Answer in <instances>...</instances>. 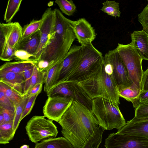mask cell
<instances>
[{"label": "cell", "mask_w": 148, "mask_h": 148, "mask_svg": "<svg viewBox=\"0 0 148 148\" xmlns=\"http://www.w3.org/2000/svg\"><path fill=\"white\" fill-rule=\"evenodd\" d=\"M58 122L62 127V134L75 148H81L99 126L92 111L75 101Z\"/></svg>", "instance_id": "1"}, {"label": "cell", "mask_w": 148, "mask_h": 148, "mask_svg": "<svg viewBox=\"0 0 148 148\" xmlns=\"http://www.w3.org/2000/svg\"><path fill=\"white\" fill-rule=\"evenodd\" d=\"M103 57L92 75L77 83L92 99L102 97L119 106L120 97L112 66L106 54Z\"/></svg>", "instance_id": "2"}, {"label": "cell", "mask_w": 148, "mask_h": 148, "mask_svg": "<svg viewBox=\"0 0 148 148\" xmlns=\"http://www.w3.org/2000/svg\"><path fill=\"white\" fill-rule=\"evenodd\" d=\"M55 23L53 32L40 60L49 62L51 67L62 60L76 39L67 18L57 8L54 9Z\"/></svg>", "instance_id": "3"}, {"label": "cell", "mask_w": 148, "mask_h": 148, "mask_svg": "<svg viewBox=\"0 0 148 148\" xmlns=\"http://www.w3.org/2000/svg\"><path fill=\"white\" fill-rule=\"evenodd\" d=\"M92 111L105 130L121 129L126 123L119 106L102 97L92 99Z\"/></svg>", "instance_id": "4"}, {"label": "cell", "mask_w": 148, "mask_h": 148, "mask_svg": "<svg viewBox=\"0 0 148 148\" xmlns=\"http://www.w3.org/2000/svg\"><path fill=\"white\" fill-rule=\"evenodd\" d=\"M81 46L82 55L79 63L70 74L62 82H77L86 79L96 71L103 60L104 57L102 53L93 46L92 42Z\"/></svg>", "instance_id": "5"}, {"label": "cell", "mask_w": 148, "mask_h": 148, "mask_svg": "<svg viewBox=\"0 0 148 148\" xmlns=\"http://www.w3.org/2000/svg\"><path fill=\"white\" fill-rule=\"evenodd\" d=\"M115 49L124 64L131 83L140 89L144 72L142 68L141 58L131 43L127 45L119 43Z\"/></svg>", "instance_id": "6"}, {"label": "cell", "mask_w": 148, "mask_h": 148, "mask_svg": "<svg viewBox=\"0 0 148 148\" xmlns=\"http://www.w3.org/2000/svg\"><path fill=\"white\" fill-rule=\"evenodd\" d=\"M43 116H34L27 122L25 128L29 140L36 143L45 138H55L58 131L53 121Z\"/></svg>", "instance_id": "7"}, {"label": "cell", "mask_w": 148, "mask_h": 148, "mask_svg": "<svg viewBox=\"0 0 148 148\" xmlns=\"http://www.w3.org/2000/svg\"><path fill=\"white\" fill-rule=\"evenodd\" d=\"M106 148H148V139L118 131L108 135L105 140Z\"/></svg>", "instance_id": "8"}, {"label": "cell", "mask_w": 148, "mask_h": 148, "mask_svg": "<svg viewBox=\"0 0 148 148\" xmlns=\"http://www.w3.org/2000/svg\"><path fill=\"white\" fill-rule=\"evenodd\" d=\"M73 101L70 97H48L43 108L44 116L58 122Z\"/></svg>", "instance_id": "9"}, {"label": "cell", "mask_w": 148, "mask_h": 148, "mask_svg": "<svg viewBox=\"0 0 148 148\" xmlns=\"http://www.w3.org/2000/svg\"><path fill=\"white\" fill-rule=\"evenodd\" d=\"M54 10L47 8L42 14V23L39 29L40 40L39 47L35 55V60L38 62L40 59L43 51L48 43L52 34L55 23Z\"/></svg>", "instance_id": "10"}, {"label": "cell", "mask_w": 148, "mask_h": 148, "mask_svg": "<svg viewBox=\"0 0 148 148\" xmlns=\"http://www.w3.org/2000/svg\"><path fill=\"white\" fill-rule=\"evenodd\" d=\"M76 39L81 46L92 42L96 37L95 30L85 18H81L77 21L69 19Z\"/></svg>", "instance_id": "11"}, {"label": "cell", "mask_w": 148, "mask_h": 148, "mask_svg": "<svg viewBox=\"0 0 148 148\" xmlns=\"http://www.w3.org/2000/svg\"><path fill=\"white\" fill-rule=\"evenodd\" d=\"M82 53L81 45H74L72 46L62 61L57 82L64 81L75 68L81 59Z\"/></svg>", "instance_id": "12"}, {"label": "cell", "mask_w": 148, "mask_h": 148, "mask_svg": "<svg viewBox=\"0 0 148 148\" xmlns=\"http://www.w3.org/2000/svg\"><path fill=\"white\" fill-rule=\"evenodd\" d=\"M105 54L112 65L114 76L118 86H129L132 85L124 64L116 49L110 50Z\"/></svg>", "instance_id": "13"}, {"label": "cell", "mask_w": 148, "mask_h": 148, "mask_svg": "<svg viewBox=\"0 0 148 148\" xmlns=\"http://www.w3.org/2000/svg\"><path fill=\"white\" fill-rule=\"evenodd\" d=\"M0 82L12 88L22 97L24 96L25 82L23 73L0 70Z\"/></svg>", "instance_id": "14"}, {"label": "cell", "mask_w": 148, "mask_h": 148, "mask_svg": "<svg viewBox=\"0 0 148 148\" xmlns=\"http://www.w3.org/2000/svg\"><path fill=\"white\" fill-rule=\"evenodd\" d=\"M131 43L142 59L148 60V34L143 30L131 34Z\"/></svg>", "instance_id": "15"}, {"label": "cell", "mask_w": 148, "mask_h": 148, "mask_svg": "<svg viewBox=\"0 0 148 148\" xmlns=\"http://www.w3.org/2000/svg\"><path fill=\"white\" fill-rule=\"evenodd\" d=\"M119 132L145 137L148 139V121L127 123L117 131Z\"/></svg>", "instance_id": "16"}, {"label": "cell", "mask_w": 148, "mask_h": 148, "mask_svg": "<svg viewBox=\"0 0 148 148\" xmlns=\"http://www.w3.org/2000/svg\"><path fill=\"white\" fill-rule=\"evenodd\" d=\"M40 40V33L39 30L28 37L21 40L16 50H23L35 56L39 47Z\"/></svg>", "instance_id": "17"}, {"label": "cell", "mask_w": 148, "mask_h": 148, "mask_svg": "<svg viewBox=\"0 0 148 148\" xmlns=\"http://www.w3.org/2000/svg\"><path fill=\"white\" fill-rule=\"evenodd\" d=\"M22 28L18 22L8 23L7 35V42L15 50L22 38Z\"/></svg>", "instance_id": "18"}, {"label": "cell", "mask_w": 148, "mask_h": 148, "mask_svg": "<svg viewBox=\"0 0 148 148\" xmlns=\"http://www.w3.org/2000/svg\"><path fill=\"white\" fill-rule=\"evenodd\" d=\"M118 94L119 97H122L133 104L134 108L138 106V99L140 89L135 85H132L127 86L123 85L118 86Z\"/></svg>", "instance_id": "19"}, {"label": "cell", "mask_w": 148, "mask_h": 148, "mask_svg": "<svg viewBox=\"0 0 148 148\" xmlns=\"http://www.w3.org/2000/svg\"><path fill=\"white\" fill-rule=\"evenodd\" d=\"M34 148H75L64 137L51 138L36 144Z\"/></svg>", "instance_id": "20"}, {"label": "cell", "mask_w": 148, "mask_h": 148, "mask_svg": "<svg viewBox=\"0 0 148 148\" xmlns=\"http://www.w3.org/2000/svg\"><path fill=\"white\" fill-rule=\"evenodd\" d=\"M62 60L56 64L46 71L44 86V90L45 92L47 93L58 82Z\"/></svg>", "instance_id": "21"}, {"label": "cell", "mask_w": 148, "mask_h": 148, "mask_svg": "<svg viewBox=\"0 0 148 148\" xmlns=\"http://www.w3.org/2000/svg\"><path fill=\"white\" fill-rule=\"evenodd\" d=\"M14 121L0 125V143L6 144L14 137L15 132L13 129Z\"/></svg>", "instance_id": "22"}, {"label": "cell", "mask_w": 148, "mask_h": 148, "mask_svg": "<svg viewBox=\"0 0 148 148\" xmlns=\"http://www.w3.org/2000/svg\"><path fill=\"white\" fill-rule=\"evenodd\" d=\"M15 50L8 43L7 38L4 37H0V59L8 62L14 59Z\"/></svg>", "instance_id": "23"}, {"label": "cell", "mask_w": 148, "mask_h": 148, "mask_svg": "<svg viewBox=\"0 0 148 148\" xmlns=\"http://www.w3.org/2000/svg\"><path fill=\"white\" fill-rule=\"evenodd\" d=\"M22 0H9L4 16V20L7 23L11 22L18 11Z\"/></svg>", "instance_id": "24"}, {"label": "cell", "mask_w": 148, "mask_h": 148, "mask_svg": "<svg viewBox=\"0 0 148 148\" xmlns=\"http://www.w3.org/2000/svg\"><path fill=\"white\" fill-rule=\"evenodd\" d=\"M105 130L104 128L99 126L90 138L80 148H99Z\"/></svg>", "instance_id": "25"}, {"label": "cell", "mask_w": 148, "mask_h": 148, "mask_svg": "<svg viewBox=\"0 0 148 148\" xmlns=\"http://www.w3.org/2000/svg\"><path fill=\"white\" fill-rule=\"evenodd\" d=\"M0 88L3 89L6 96L13 104L16 108L22 101L24 97L21 96L10 86L0 82Z\"/></svg>", "instance_id": "26"}, {"label": "cell", "mask_w": 148, "mask_h": 148, "mask_svg": "<svg viewBox=\"0 0 148 148\" xmlns=\"http://www.w3.org/2000/svg\"><path fill=\"white\" fill-rule=\"evenodd\" d=\"M101 10L109 15L116 18L119 17L121 14L119 8V3L114 1L106 0L102 3Z\"/></svg>", "instance_id": "27"}, {"label": "cell", "mask_w": 148, "mask_h": 148, "mask_svg": "<svg viewBox=\"0 0 148 148\" xmlns=\"http://www.w3.org/2000/svg\"><path fill=\"white\" fill-rule=\"evenodd\" d=\"M29 61L7 62L0 67V70L21 74L23 73L26 63Z\"/></svg>", "instance_id": "28"}, {"label": "cell", "mask_w": 148, "mask_h": 148, "mask_svg": "<svg viewBox=\"0 0 148 148\" xmlns=\"http://www.w3.org/2000/svg\"><path fill=\"white\" fill-rule=\"evenodd\" d=\"M42 23L41 18L39 20H32L30 23L22 28V36L21 40L24 39L39 31Z\"/></svg>", "instance_id": "29"}, {"label": "cell", "mask_w": 148, "mask_h": 148, "mask_svg": "<svg viewBox=\"0 0 148 148\" xmlns=\"http://www.w3.org/2000/svg\"><path fill=\"white\" fill-rule=\"evenodd\" d=\"M62 12L70 16L76 10V6L72 0H56L55 1Z\"/></svg>", "instance_id": "30"}, {"label": "cell", "mask_w": 148, "mask_h": 148, "mask_svg": "<svg viewBox=\"0 0 148 148\" xmlns=\"http://www.w3.org/2000/svg\"><path fill=\"white\" fill-rule=\"evenodd\" d=\"M46 73V71L41 72L37 68L36 63L33 75L29 82L27 93L30 89L36 84L38 83H42L43 84L45 83Z\"/></svg>", "instance_id": "31"}, {"label": "cell", "mask_w": 148, "mask_h": 148, "mask_svg": "<svg viewBox=\"0 0 148 148\" xmlns=\"http://www.w3.org/2000/svg\"><path fill=\"white\" fill-rule=\"evenodd\" d=\"M29 97L25 96L22 101L16 108L15 116L13 123V129L16 132L21 122V117Z\"/></svg>", "instance_id": "32"}, {"label": "cell", "mask_w": 148, "mask_h": 148, "mask_svg": "<svg viewBox=\"0 0 148 148\" xmlns=\"http://www.w3.org/2000/svg\"><path fill=\"white\" fill-rule=\"evenodd\" d=\"M37 62L29 61L26 63L25 67L23 72L25 82L24 96L27 93L29 82L33 75L36 63Z\"/></svg>", "instance_id": "33"}, {"label": "cell", "mask_w": 148, "mask_h": 148, "mask_svg": "<svg viewBox=\"0 0 148 148\" xmlns=\"http://www.w3.org/2000/svg\"><path fill=\"white\" fill-rule=\"evenodd\" d=\"M14 59L19 61H31L37 62L35 60L34 55L27 51L21 49L16 50L14 55Z\"/></svg>", "instance_id": "34"}, {"label": "cell", "mask_w": 148, "mask_h": 148, "mask_svg": "<svg viewBox=\"0 0 148 148\" xmlns=\"http://www.w3.org/2000/svg\"><path fill=\"white\" fill-rule=\"evenodd\" d=\"M0 107L15 112L16 108L13 104L6 96L3 89L0 88Z\"/></svg>", "instance_id": "35"}, {"label": "cell", "mask_w": 148, "mask_h": 148, "mask_svg": "<svg viewBox=\"0 0 148 148\" xmlns=\"http://www.w3.org/2000/svg\"><path fill=\"white\" fill-rule=\"evenodd\" d=\"M138 21L142 25L143 29L148 34V5L138 15Z\"/></svg>", "instance_id": "36"}, {"label": "cell", "mask_w": 148, "mask_h": 148, "mask_svg": "<svg viewBox=\"0 0 148 148\" xmlns=\"http://www.w3.org/2000/svg\"><path fill=\"white\" fill-rule=\"evenodd\" d=\"M39 94H37L29 97L23 110L21 121L23 119L30 113L35 104L36 98Z\"/></svg>", "instance_id": "37"}, {"label": "cell", "mask_w": 148, "mask_h": 148, "mask_svg": "<svg viewBox=\"0 0 148 148\" xmlns=\"http://www.w3.org/2000/svg\"><path fill=\"white\" fill-rule=\"evenodd\" d=\"M148 117V104H140L136 108L134 119Z\"/></svg>", "instance_id": "38"}, {"label": "cell", "mask_w": 148, "mask_h": 148, "mask_svg": "<svg viewBox=\"0 0 148 148\" xmlns=\"http://www.w3.org/2000/svg\"><path fill=\"white\" fill-rule=\"evenodd\" d=\"M0 112L3 114L4 123L14 120L15 112L10 110L0 107Z\"/></svg>", "instance_id": "39"}, {"label": "cell", "mask_w": 148, "mask_h": 148, "mask_svg": "<svg viewBox=\"0 0 148 148\" xmlns=\"http://www.w3.org/2000/svg\"><path fill=\"white\" fill-rule=\"evenodd\" d=\"M43 84L42 83L36 84L29 90L25 96L29 97L37 94H39L41 92Z\"/></svg>", "instance_id": "40"}, {"label": "cell", "mask_w": 148, "mask_h": 148, "mask_svg": "<svg viewBox=\"0 0 148 148\" xmlns=\"http://www.w3.org/2000/svg\"><path fill=\"white\" fill-rule=\"evenodd\" d=\"M148 90V68L143 72L140 83V91Z\"/></svg>", "instance_id": "41"}, {"label": "cell", "mask_w": 148, "mask_h": 148, "mask_svg": "<svg viewBox=\"0 0 148 148\" xmlns=\"http://www.w3.org/2000/svg\"><path fill=\"white\" fill-rule=\"evenodd\" d=\"M36 65L39 70L41 72L46 71L51 67L49 62L43 60H39L36 63Z\"/></svg>", "instance_id": "42"}, {"label": "cell", "mask_w": 148, "mask_h": 148, "mask_svg": "<svg viewBox=\"0 0 148 148\" xmlns=\"http://www.w3.org/2000/svg\"><path fill=\"white\" fill-rule=\"evenodd\" d=\"M137 104L138 106L140 104H148V90L140 91L138 98Z\"/></svg>", "instance_id": "43"}, {"label": "cell", "mask_w": 148, "mask_h": 148, "mask_svg": "<svg viewBox=\"0 0 148 148\" xmlns=\"http://www.w3.org/2000/svg\"><path fill=\"white\" fill-rule=\"evenodd\" d=\"M145 121H148V117L137 119H134L133 118L131 120H130L128 121L126 123H127L129 124Z\"/></svg>", "instance_id": "44"}, {"label": "cell", "mask_w": 148, "mask_h": 148, "mask_svg": "<svg viewBox=\"0 0 148 148\" xmlns=\"http://www.w3.org/2000/svg\"><path fill=\"white\" fill-rule=\"evenodd\" d=\"M4 123V119L3 114L0 112V125Z\"/></svg>", "instance_id": "45"}, {"label": "cell", "mask_w": 148, "mask_h": 148, "mask_svg": "<svg viewBox=\"0 0 148 148\" xmlns=\"http://www.w3.org/2000/svg\"><path fill=\"white\" fill-rule=\"evenodd\" d=\"M20 148H29V145H24L21 146Z\"/></svg>", "instance_id": "46"}, {"label": "cell", "mask_w": 148, "mask_h": 148, "mask_svg": "<svg viewBox=\"0 0 148 148\" xmlns=\"http://www.w3.org/2000/svg\"><path fill=\"white\" fill-rule=\"evenodd\" d=\"M147 1H148V0H147ZM147 4L148 5V4Z\"/></svg>", "instance_id": "47"}]
</instances>
